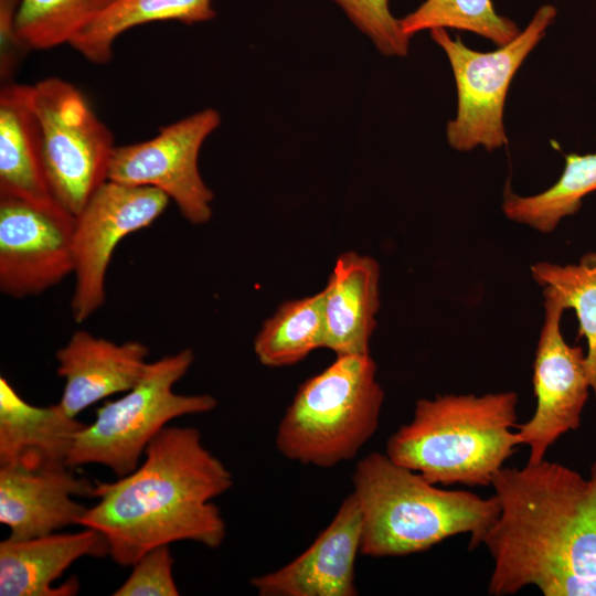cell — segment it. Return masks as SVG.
I'll list each match as a JSON object with an SVG mask.
<instances>
[{
  "mask_svg": "<svg viewBox=\"0 0 596 596\" xmlns=\"http://www.w3.org/2000/svg\"><path fill=\"white\" fill-rule=\"evenodd\" d=\"M108 552L105 538L91 528L24 540L9 536L0 542V595H74L78 589L74 578L61 587L52 583L78 558L103 557Z\"/></svg>",
  "mask_w": 596,
  "mask_h": 596,
  "instance_id": "obj_16",
  "label": "cell"
},
{
  "mask_svg": "<svg viewBox=\"0 0 596 596\" xmlns=\"http://www.w3.org/2000/svg\"><path fill=\"white\" fill-rule=\"evenodd\" d=\"M383 401L370 353L337 355L299 386L278 424L276 447L319 468L349 461L375 434Z\"/></svg>",
  "mask_w": 596,
  "mask_h": 596,
  "instance_id": "obj_5",
  "label": "cell"
},
{
  "mask_svg": "<svg viewBox=\"0 0 596 596\" xmlns=\"http://www.w3.org/2000/svg\"><path fill=\"white\" fill-rule=\"evenodd\" d=\"M75 216L0 195V290L22 299L58 285L74 272Z\"/></svg>",
  "mask_w": 596,
  "mask_h": 596,
  "instance_id": "obj_12",
  "label": "cell"
},
{
  "mask_svg": "<svg viewBox=\"0 0 596 596\" xmlns=\"http://www.w3.org/2000/svg\"><path fill=\"white\" fill-rule=\"evenodd\" d=\"M564 158L561 177L541 193L520 196L507 185L502 210L508 219L550 233L563 217L579 210L583 199L596 191V152L567 153Z\"/></svg>",
  "mask_w": 596,
  "mask_h": 596,
  "instance_id": "obj_22",
  "label": "cell"
},
{
  "mask_svg": "<svg viewBox=\"0 0 596 596\" xmlns=\"http://www.w3.org/2000/svg\"><path fill=\"white\" fill-rule=\"evenodd\" d=\"M544 295V323L533 363V415L517 425L520 445L529 447L528 462L545 459L558 438L581 426L590 387L586 352L570 345L561 332L563 306L547 290Z\"/></svg>",
  "mask_w": 596,
  "mask_h": 596,
  "instance_id": "obj_11",
  "label": "cell"
},
{
  "mask_svg": "<svg viewBox=\"0 0 596 596\" xmlns=\"http://www.w3.org/2000/svg\"><path fill=\"white\" fill-rule=\"evenodd\" d=\"M531 274L564 309L575 310L578 336L587 342L586 361L596 401V253L583 256L578 264L536 263L531 266Z\"/></svg>",
  "mask_w": 596,
  "mask_h": 596,
  "instance_id": "obj_24",
  "label": "cell"
},
{
  "mask_svg": "<svg viewBox=\"0 0 596 596\" xmlns=\"http://www.w3.org/2000/svg\"><path fill=\"white\" fill-rule=\"evenodd\" d=\"M352 482L362 514L361 554L371 557L424 552L458 534H469V549H477L500 510L494 496L440 488L385 453L359 460Z\"/></svg>",
  "mask_w": 596,
  "mask_h": 596,
  "instance_id": "obj_3",
  "label": "cell"
},
{
  "mask_svg": "<svg viewBox=\"0 0 596 596\" xmlns=\"http://www.w3.org/2000/svg\"><path fill=\"white\" fill-rule=\"evenodd\" d=\"M349 20L365 34L384 56L404 57L409 39L402 30L400 19L390 10V0H332Z\"/></svg>",
  "mask_w": 596,
  "mask_h": 596,
  "instance_id": "obj_26",
  "label": "cell"
},
{
  "mask_svg": "<svg viewBox=\"0 0 596 596\" xmlns=\"http://www.w3.org/2000/svg\"><path fill=\"white\" fill-rule=\"evenodd\" d=\"M220 125V113L205 108L161 127L151 139L116 146L108 180L158 189L189 223L204 224L212 217L214 194L200 173L199 155Z\"/></svg>",
  "mask_w": 596,
  "mask_h": 596,
  "instance_id": "obj_9",
  "label": "cell"
},
{
  "mask_svg": "<svg viewBox=\"0 0 596 596\" xmlns=\"http://www.w3.org/2000/svg\"><path fill=\"white\" fill-rule=\"evenodd\" d=\"M85 425L58 403H28L6 377H0V465H66L74 439Z\"/></svg>",
  "mask_w": 596,
  "mask_h": 596,
  "instance_id": "obj_19",
  "label": "cell"
},
{
  "mask_svg": "<svg viewBox=\"0 0 596 596\" xmlns=\"http://www.w3.org/2000/svg\"><path fill=\"white\" fill-rule=\"evenodd\" d=\"M555 17L553 6H542L513 41L487 53L467 47L458 35L451 39L443 28L430 30L447 54L457 87V116L446 129L453 148L467 151L483 146L491 151L508 143L503 126L508 88Z\"/></svg>",
  "mask_w": 596,
  "mask_h": 596,
  "instance_id": "obj_8",
  "label": "cell"
},
{
  "mask_svg": "<svg viewBox=\"0 0 596 596\" xmlns=\"http://www.w3.org/2000/svg\"><path fill=\"white\" fill-rule=\"evenodd\" d=\"M490 487L500 510L482 540L488 594L596 596V460L587 477L546 459L503 466Z\"/></svg>",
  "mask_w": 596,
  "mask_h": 596,
  "instance_id": "obj_1",
  "label": "cell"
},
{
  "mask_svg": "<svg viewBox=\"0 0 596 596\" xmlns=\"http://www.w3.org/2000/svg\"><path fill=\"white\" fill-rule=\"evenodd\" d=\"M116 0H19L15 32L26 51L50 50L72 39Z\"/></svg>",
  "mask_w": 596,
  "mask_h": 596,
  "instance_id": "obj_23",
  "label": "cell"
},
{
  "mask_svg": "<svg viewBox=\"0 0 596 596\" xmlns=\"http://www.w3.org/2000/svg\"><path fill=\"white\" fill-rule=\"evenodd\" d=\"M194 361L191 349H182L149 362L141 380L118 400L96 409L92 424L76 435L66 466L98 464L118 477L139 466L149 443L178 417L213 411L217 401L210 394H178L173 386Z\"/></svg>",
  "mask_w": 596,
  "mask_h": 596,
  "instance_id": "obj_6",
  "label": "cell"
},
{
  "mask_svg": "<svg viewBox=\"0 0 596 596\" xmlns=\"http://www.w3.org/2000/svg\"><path fill=\"white\" fill-rule=\"evenodd\" d=\"M129 577L114 596H178L173 578V557L169 545L146 552L132 566Z\"/></svg>",
  "mask_w": 596,
  "mask_h": 596,
  "instance_id": "obj_27",
  "label": "cell"
},
{
  "mask_svg": "<svg viewBox=\"0 0 596 596\" xmlns=\"http://www.w3.org/2000/svg\"><path fill=\"white\" fill-rule=\"evenodd\" d=\"M169 201L158 189L107 180L75 215L71 311L76 322L103 307L107 269L119 242L153 223Z\"/></svg>",
  "mask_w": 596,
  "mask_h": 596,
  "instance_id": "obj_10",
  "label": "cell"
},
{
  "mask_svg": "<svg viewBox=\"0 0 596 596\" xmlns=\"http://www.w3.org/2000/svg\"><path fill=\"white\" fill-rule=\"evenodd\" d=\"M362 514L353 492L300 555L251 579L260 596H354L355 558L361 553Z\"/></svg>",
  "mask_w": 596,
  "mask_h": 596,
  "instance_id": "obj_13",
  "label": "cell"
},
{
  "mask_svg": "<svg viewBox=\"0 0 596 596\" xmlns=\"http://www.w3.org/2000/svg\"><path fill=\"white\" fill-rule=\"evenodd\" d=\"M326 322L322 290L313 296L284 302L262 326L254 352L266 366L298 363L311 351L324 348Z\"/></svg>",
  "mask_w": 596,
  "mask_h": 596,
  "instance_id": "obj_21",
  "label": "cell"
},
{
  "mask_svg": "<svg viewBox=\"0 0 596 596\" xmlns=\"http://www.w3.org/2000/svg\"><path fill=\"white\" fill-rule=\"evenodd\" d=\"M376 260L347 252L336 260L323 292L324 348L337 355L369 354L380 307Z\"/></svg>",
  "mask_w": 596,
  "mask_h": 596,
  "instance_id": "obj_17",
  "label": "cell"
},
{
  "mask_svg": "<svg viewBox=\"0 0 596 596\" xmlns=\"http://www.w3.org/2000/svg\"><path fill=\"white\" fill-rule=\"evenodd\" d=\"M29 92L50 188L75 216L108 180L114 136L70 82L47 77L30 85Z\"/></svg>",
  "mask_w": 596,
  "mask_h": 596,
  "instance_id": "obj_7",
  "label": "cell"
},
{
  "mask_svg": "<svg viewBox=\"0 0 596 596\" xmlns=\"http://www.w3.org/2000/svg\"><path fill=\"white\" fill-rule=\"evenodd\" d=\"M145 460L114 482H96L98 502L78 525L105 538L108 555L132 566L146 552L179 541L217 549L226 524L212 500L233 485L224 464L194 427L166 426L149 443Z\"/></svg>",
  "mask_w": 596,
  "mask_h": 596,
  "instance_id": "obj_2",
  "label": "cell"
},
{
  "mask_svg": "<svg viewBox=\"0 0 596 596\" xmlns=\"http://www.w3.org/2000/svg\"><path fill=\"white\" fill-rule=\"evenodd\" d=\"M95 483L65 464L0 465V522L24 540L76 524L87 510L73 497H94Z\"/></svg>",
  "mask_w": 596,
  "mask_h": 596,
  "instance_id": "obj_14",
  "label": "cell"
},
{
  "mask_svg": "<svg viewBox=\"0 0 596 596\" xmlns=\"http://www.w3.org/2000/svg\"><path fill=\"white\" fill-rule=\"evenodd\" d=\"M149 349L139 341L116 343L86 330L75 331L55 353L64 380L58 404L72 417L98 401L131 390L143 376Z\"/></svg>",
  "mask_w": 596,
  "mask_h": 596,
  "instance_id": "obj_15",
  "label": "cell"
},
{
  "mask_svg": "<svg viewBox=\"0 0 596 596\" xmlns=\"http://www.w3.org/2000/svg\"><path fill=\"white\" fill-rule=\"evenodd\" d=\"M29 87L8 82L0 88V195L61 206L46 178Z\"/></svg>",
  "mask_w": 596,
  "mask_h": 596,
  "instance_id": "obj_18",
  "label": "cell"
},
{
  "mask_svg": "<svg viewBox=\"0 0 596 596\" xmlns=\"http://www.w3.org/2000/svg\"><path fill=\"white\" fill-rule=\"evenodd\" d=\"M517 404L514 392L421 398L385 454L434 485L490 487L520 445Z\"/></svg>",
  "mask_w": 596,
  "mask_h": 596,
  "instance_id": "obj_4",
  "label": "cell"
},
{
  "mask_svg": "<svg viewBox=\"0 0 596 596\" xmlns=\"http://www.w3.org/2000/svg\"><path fill=\"white\" fill-rule=\"evenodd\" d=\"M213 0H116L79 31L70 45L87 61L106 64L113 58L114 43L124 32L150 22L178 21L184 24L215 18Z\"/></svg>",
  "mask_w": 596,
  "mask_h": 596,
  "instance_id": "obj_20",
  "label": "cell"
},
{
  "mask_svg": "<svg viewBox=\"0 0 596 596\" xmlns=\"http://www.w3.org/2000/svg\"><path fill=\"white\" fill-rule=\"evenodd\" d=\"M19 0H0V77L11 82L22 58L29 52L15 32V14Z\"/></svg>",
  "mask_w": 596,
  "mask_h": 596,
  "instance_id": "obj_28",
  "label": "cell"
},
{
  "mask_svg": "<svg viewBox=\"0 0 596 596\" xmlns=\"http://www.w3.org/2000/svg\"><path fill=\"white\" fill-rule=\"evenodd\" d=\"M400 22L408 38L424 30L450 28L479 34L499 47L520 34L512 20L496 12L491 0H425Z\"/></svg>",
  "mask_w": 596,
  "mask_h": 596,
  "instance_id": "obj_25",
  "label": "cell"
}]
</instances>
